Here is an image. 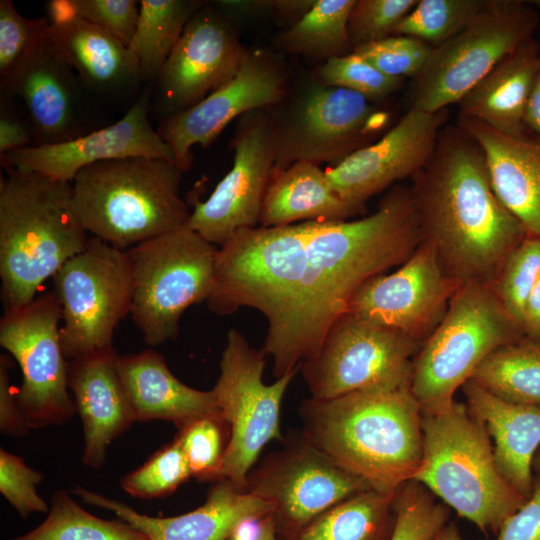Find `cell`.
<instances>
[{
	"mask_svg": "<svg viewBox=\"0 0 540 540\" xmlns=\"http://www.w3.org/2000/svg\"><path fill=\"white\" fill-rule=\"evenodd\" d=\"M423 241L410 186L394 185L370 215L236 232L219 247L208 308L242 307L267 322L262 347L276 379L299 370L368 279L404 263Z\"/></svg>",
	"mask_w": 540,
	"mask_h": 540,
	"instance_id": "1",
	"label": "cell"
},
{
	"mask_svg": "<svg viewBox=\"0 0 540 540\" xmlns=\"http://www.w3.org/2000/svg\"><path fill=\"white\" fill-rule=\"evenodd\" d=\"M410 186L423 240L457 283L493 285L528 234L496 194L485 153L459 125H445Z\"/></svg>",
	"mask_w": 540,
	"mask_h": 540,
	"instance_id": "2",
	"label": "cell"
},
{
	"mask_svg": "<svg viewBox=\"0 0 540 540\" xmlns=\"http://www.w3.org/2000/svg\"><path fill=\"white\" fill-rule=\"evenodd\" d=\"M302 436L371 489L396 494L423 454L421 409L411 385L305 399Z\"/></svg>",
	"mask_w": 540,
	"mask_h": 540,
	"instance_id": "3",
	"label": "cell"
},
{
	"mask_svg": "<svg viewBox=\"0 0 540 540\" xmlns=\"http://www.w3.org/2000/svg\"><path fill=\"white\" fill-rule=\"evenodd\" d=\"M6 171L0 182V279L4 309L12 311L30 304L91 236L74 210L71 183Z\"/></svg>",
	"mask_w": 540,
	"mask_h": 540,
	"instance_id": "4",
	"label": "cell"
},
{
	"mask_svg": "<svg viewBox=\"0 0 540 540\" xmlns=\"http://www.w3.org/2000/svg\"><path fill=\"white\" fill-rule=\"evenodd\" d=\"M175 162L126 157L88 165L71 182L73 207L90 236L120 250L184 227Z\"/></svg>",
	"mask_w": 540,
	"mask_h": 540,
	"instance_id": "5",
	"label": "cell"
},
{
	"mask_svg": "<svg viewBox=\"0 0 540 540\" xmlns=\"http://www.w3.org/2000/svg\"><path fill=\"white\" fill-rule=\"evenodd\" d=\"M423 454L411 480L481 531L496 532L528 498L500 473L490 437L466 404L421 410Z\"/></svg>",
	"mask_w": 540,
	"mask_h": 540,
	"instance_id": "6",
	"label": "cell"
},
{
	"mask_svg": "<svg viewBox=\"0 0 540 540\" xmlns=\"http://www.w3.org/2000/svg\"><path fill=\"white\" fill-rule=\"evenodd\" d=\"M525 338L493 285L458 286L445 315L413 360L411 390L421 410L450 403L479 364L501 346Z\"/></svg>",
	"mask_w": 540,
	"mask_h": 540,
	"instance_id": "7",
	"label": "cell"
},
{
	"mask_svg": "<svg viewBox=\"0 0 540 540\" xmlns=\"http://www.w3.org/2000/svg\"><path fill=\"white\" fill-rule=\"evenodd\" d=\"M218 247L186 225L128 250L130 316L146 344L174 340L183 313L211 294Z\"/></svg>",
	"mask_w": 540,
	"mask_h": 540,
	"instance_id": "8",
	"label": "cell"
},
{
	"mask_svg": "<svg viewBox=\"0 0 540 540\" xmlns=\"http://www.w3.org/2000/svg\"><path fill=\"white\" fill-rule=\"evenodd\" d=\"M539 13L521 0H487L485 7L454 37L433 48L409 89L410 108L448 109L498 63L533 37Z\"/></svg>",
	"mask_w": 540,
	"mask_h": 540,
	"instance_id": "9",
	"label": "cell"
},
{
	"mask_svg": "<svg viewBox=\"0 0 540 540\" xmlns=\"http://www.w3.org/2000/svg\"><path fill=\"white\" fill-rule=\"evenodd\" d=\"M265 363L262 349L251 346L238 329L228 331L213 387L218 413L230 429L219 480H228L240 492L264 446L282 438L281 403L298 371L268 385L262 379Z\"/></svg>",
	"mask_w": 540,
	"mask_h": 540,
	"instance_id": "10",
	"label": "cell"
},
{
	"mask_svg": "<svg viewBox=\"0 0 540 540\" xmlns=\"http://www.w3.org/2000/svg\"><path fill=\"white\" fill-rule=\"evenodd\" d=\"M53 279L66 360L112 349L115 329L130 313L132 275L127 251L91 236L86 248Z\"/></svg>",
	"mask_w": 540,
	"mask_h": 540,
	"instance_id": "11",
	"label": "cell"
},
{
	"mask_svg": "<svg viewBox=\"0 0 540 540\" xmlns=\"http://www.w3.org/2000/svg\"><path fill=\"white\" fill-rule=\"evenodd\" d=\"M421 346L399 330L344 313L300 368L311 398L320 400L411 385L413 360Z\"/></svg>",
	"mask_w": 540,
	"mask_h": 540,
	"instance_id": "12",
	"label": "cell"
},
{
	"mask_svg": "<svg viewBox=\"0 0 540 540\" xmlns=\"http://www.w3.org/2000/svg\"><path fill=\"white\" fill-rule=\"evenodd\" d=\"M389 120V113L365 96L319 82L286 117L274 118V169L300 161L335 166L375 142Z\"/></svg>",
	"mask_w": 540,
	"mask_h": 540,
	"instance_id": "13",
	"label": "cell"
},
{
	"mask_svg": "<svg viewBox=\"0 0 540 540\" xmlns=\"http://www.w3.org/2000/svg\"><path fill=\"white\" fill-rule=\"evenodd\" d=\"M60 322L61 306L54 290L20 309L5 311L0 321V345L21 369L16 399L30 429L59 426L76 414Z\"/></svg>",
	"mask_w": 540,
	"mask_h": 540,
	"instance_id": "14",
	"label": "cell"
},
{
	"mask_svg": "<svg viewBox=\"0 0 540 540\" xmlns=\"http://www.w3.org/2000/svg\"><path fill=\"white\" fill-rule=\"evenodd\" d=\"M371 489L302 435L269 454L247 476L244 492L271 507L275 525L296 532L337 503Z\"/></svg>",
	"mask_w": 540,
	"mask_h": 540,
	"instance_id": "15",
	"label": "cell"
},
{
	"mask_svg": "<svg viewBox=\"0 0 540 540\" xmlns=\"http://www.w3.org/2000/svg\"><path fill=\"white\" fill-rule=\"evenodd\" d=\"M232 148L231 170L205 201L196 203L186 224L216 246L259 224L274 169V116L259 109L239 117Z\"/></svg>",
	"mask_w": 540,
	"mask_h": 540,
	"instance_id": "16",
	"label": "cell"
},
{
	"mask_svg": "<svg viewBox=\"0 0 540 540\" xmlns=\"http://www.w3.org/2000/svg\"><path fill=\"white\" fill-rule=\"evenodd\" d=\"M459 285L444 271L433 246L423 240L397 270L364 282L345 313L394 328L423 344Z\"/></svg>",
	"mask_w": 540,
	"mask_h": 540,
	"instance_id": "17",
	"label": "cell"
},
{
	"mask_svg": "<svg viewBox=\"0 0 540 540\" xmlns=\"http://www.w3.org/2000/svg\"><path fill=\"white\" fill-rule=\"evenodd\" d=\"M285 95V75L263 51H247L238 73L194 106L167 115L157 131L174 153L176 165L187 171L194 145L209 146L233 119L268 109Z\"/></svg>",
	"mask_w": 540,
	"mask_h": 540,
	"instance_id": "18",
	"label": "cell"
},
{
	"mask_svg": "<svg viewBox=\"0 0 540 540\" xmlns=\"http://www.w3.org/2000/svg\"><path fill=\"white\" fill-rule=\"evenodd\" d=\"M246 53L227 17L203 6L187 23L157 77L168 115L194 106L228 83Z\"/></svg>",
	"mask_w": 540,
	"mask_h": 540,
	"instance_id": "19",
	"label": "cell"
},
{
	"mask_svg": "<svg viewBox=\"0 0 540 540\" xmlns=\"http://www.w3.org/2000/svg\"><path fill=\"white\" fill-rule=\"evenodd\" d=\"M449 110L409 108L381 138L325 170L334 190L364 211L366 201L394 182L412 177L430 158Z\"/></svg>",
	"mask_w": 540,
	"mask_h": 540,
	"instance_id": "20",
	"label": "cell"
},
{
	"mask_svg": "<svg viewBox=\"0 0 540 540\" xmlns=\"http://www.w3.org/2000/svg\"><path fill=\"white\" fill-rule=\"evenodd\" d=\"M145 92L117 122L55 144L29 146L1 156L5 169L30 171L71 183L82 168L105 160L148 157L175 162L170 146L151 124Z\"/></svg>",
	"mask_w": 540,
	"mask_h": 540,
	"instance_id": "21",
	"label": "cell"
},
{
	"mask_svg": "<svg viewBox=\"0 0 540 540\" xmlns=\"http://www.w3.org/2000/svg\"><path fill=\"white\" fill-rule=\"evenodd\" d=\"M50 33L20 67L1 82L2 92L17 95L29 114L37 145L80 136L79 80Z\"/></svg>",
	"mask_w": 540,
	"mask_h": 540,
	"instance_id": "22",
	"label": "cell"
},
{
	"mask_svg": "<svg viewBox=\"0 0 540 540\" xmlns=\"http://www.w3.org/2000/svg\"><path fill=\"white\" fill-rule=\"evenodd\" d=\"M72 493L89 505L114 513L120 520L145 534L148 540H227L244 519L271 514L268 503L238 491L225 479L215 482L200 507L172 517L139 513L121 501L79 485Z\"/></svg>",
	"mask_w": 540,
	"mask_h": 540,
	"instance_id": "23",
	"label": "cell"
},
{
	"mask_svg": "<svg viewBox=\"0 0 540 540\" xmlns=\"http://www.w3.org/2000/svg\"><path fill=\"white\" fill-rule=\"evenodd\" d=\"M114 348L68 361V385L83 429L82 463L99 468L110 444L135 423Z\"/></svg>",
	"mask_w": 540,
	"mask_h": 540,
	"instance_id": "24",
	"label": "cell"
},
{
	"mask_svg": "<svg viewBox=\"0 0 540 540\" xmlns=\"http://www.w3.org/2000/svg\"><path fill=\"white\" fill-rule=\"evenodd\" d=\"M457 125L483 149L494 190L528 234L540 237V135H515L458 116Z\"/></svg>",
	"mask_w": 540,
	"mask_h": 540,
	"instance_id": "25",
	"label": "cell"
},
{
	"mask_svg": "<svg viewBox=\"0 0 540 540\" xmlns=\"http://www.w3.org/2000/svg\"><path fill=\"white\" fill-rule=\"evenodd\" d=\"M118 375L135 422L170 421L177 428L204 415L219 414L213 389H194L178 380L162 354L147 349L119 355Z\"/></svg>",
	"mask_w": 540,
	"mask_h": 540,
	"instance_id": "26",
	"label": "cell"
},
{
	"mask_svg": "<svg viewBox=\"0 0 540 540\" xmlns=\"http://www.w3.org/2000/svg\"><path fill=\"white\" fill-rule=\"evenodd\" d=\"M466 405L494 441L496 465L506 481L528 498L532 464L540 446V407L505 401L469 379L462 385Z\"/></svg>",
	"mask_w": 540,
	"mask_h": 540,
	"instance_id": "27",
	"label": "cell"
},
{
	"mask_svg": "<svg viewBox=\"0 0 540 540\" xmlns=\"http://www.w3.org/2000/svg\"><path fill=\"white\" fill-rule=\"evenodd\" d=\"M540 63L532 37L498 63L458 103L459 116L509 135L523 132L524 117Z\"/></svg>",
	"mask_w": 540,
	"mask_h": 540,
	"instance_id": "28",
	"label": "cell"
},
{
	"mask_svg": "<svg viewBox=\"0 0 540 540\" xmlns=\"http://www.w3.org/2000/svg\"><path fill=\"white\" fill-rule=\"evenodd\" d=\"M360 212L334 190L319 165L300 161L285 169H273L259 224L279 227L298 221H345Z\"/></svg>",
	"mask_w": 540,
	"mask_h": 540,
	"instance_id": "29",
	"label": "cell"
},
{
	"mask_svg": "<svg viewBox=\"0 0 540 540\" xmlns=\"http://www.w3.org/2000/svg\"><path fill=\"white\" fill-rule=\"evenodd\" d=\"M49 33L80 80L93 89L118 91L142 76L127 45L77 16L51 23Z\"/></svg>",
	"mask_w": 540,
	"mask_h": 540,
	"instance_id": "30",
	"label": "cell"
},
{
	"mask_svg": "<svg viewBox=\"0 0 540 540\" xmlns=\"http://www.w3.org/2000/svg\"><path fill=\"white\" fill-rule=\"evenodd\" d=\"M396 495L373 489L354 494L294 532L293 540H383Z\"/></svg>",
	"mask_w": 540,
	"mask_h": 540,
	"instance_id": "31",
	"label": "cell"
},
{
	"mask_svg": "<svg viewBox=\"0 0 540 540\" xmlns=\"http://www.w3.org/2000/svg\"><path fill=\"white\" fill-rule=\"evenodd\" d=\"M470 379L505 401L540 407V342L523 338L499 347Z\"/></svg>",
	"mask_w": 540,
	"mask_h": 540,
	"instance_id": "32",
	"label": "cell"
},
{
	"mask_svg": "<svg viewBox=\"0 0 540 540\" xmlns=\"http://www.w3.org/2000/svg\"><path fill=\"white\" fill-rule=\"evenodd\" d=\"M204 4L194 0H141L135 33L128 45L142 76L158 77L189 20Z\"/></svg>",
	"mask_w": 540,
	"mask_h": 540,
	"instance_id": "33",
	"label": "cell"
},
{
	"mask_svg": "<svg viewBox=\"0 0 540 540\" xmlns=\"http://www.w3.org/2000/svg\"><path fill=\"white\" fill-rule=\"evenodd\" d=\"M355 0H315L312 7L277 39L290 53L326 60L353 51L348 20Z\"/></svg>",
	"mask_w": 540,
	"mask_h": 540,
	"instance_id": "34",
	"label": "cell"
},
{
	"mask_svg": "<svg viewBox=\"0 0 540 540\" xmlns=\"http://www.w3.org/2000/svg\"><path fill=\"white\" fill-rule=\"evenodd\" d=\"M10 540H148L125 521H110L88 513L60 489L51 499L45 520L31 531Z\"/></svg>",
	"mask_w": 540,
	"mask_h": 540,
	"instance_id": "35",
	"label": "cell"
},
{
	"mask_svg": "<svg viewBox=\"0 0 540 540\" xmlns=\"http://www.w3.org/2000/svg\"><path fill=\"white\" fill-rule=\"evenodd\" d=\"M486 3L487 0H418L393 35L418 38L438 47L463 30Z\"/></svg>",
	"mask_w": 540,
	"mask_h": 540,
	"instance_id": "36",
	"label": "cell"
},
{
	"mask_svg": "<svg viewBox=\"0 0 540 540\" xmlns=\"http://www.w3.org/2000/svg\"><path fill=\"white\" fill-rule=\"evenodd\" d=\"M175 439L193 477L199 481L219 480L230 439L229 426L219 414L204 415L182 425Z\"/></svg>",
	"mask_w": 540,
	"mask_h": 540,
	"instance_id": "37",
	"label": "cell"
},
{
	"mask_svg": "<svg viewBox=\"0 0 540 540\" xmlns=\"http://www.w3.org/2000/svg\"><path fill=\"white\" fill-rule=\"evenodd\" d=\"M449 508L435 501L421 483L408 480L394 501V522L389 540H432L448 523Z\"/></svg>",
	"mask_w": 540,
	"mask_h": 540,
	"instance_id": "38",
	"label": "cell"
},
{
	"mask_svg": "<svg viewBox=\"0 0 540 540\" xmlns=\"http://www.w3.org/2000/svg\"><path fill=\"white\" fill-rule=\"evenodd\" d=\"M539 277L540 237L527 234L509 255L493 284L505 311L522 330L526 302Z\"/></svg>",
	"mask_w": 540,
	"mask_h": 540,
	"instance_id": "39",
	"label": "cell"
},
{
	"mask_svg": "<svg viewBox=\"0 0 540 540\" xmlns=\"http://www.w3.org/2000/svg\"><path fill=\"white\" fill-rule=\"evenodd\" d=\"M192 476L179 442L160 448L142 466L121 479L122 489L139 499H154L173 493Z\"/></svg>",
	"mask_w": 540,
	"mask_h": 540,
	"instance_id": "40",
	"label": "cell"
},
{
	"mask_svg": "<svg viewBox=\"0 0 540 540\" xmlns=\"http://www.w3.org/2000/svg\"><path fill=\"white\" fill-rule=\"evenodd\" d=\"M317 78L324 85L357 92L374 102L400 89L405 81L382 73L354 51L328 59L317 70Z\"/></svg>",
	"mask_w": 540,
	"mask_h": 540,
	"instance_id": "41",
	"label": "cell"
},
{
	"mask_svg": "<svg viewBox=\"0 0 540 540\" xmlns=\"http://www.w3.org/2000/svg\"><path fill=\"white\" fill-rule=\"evenodd\" d=\"M47 18L28 19L10 0L0 1V78L8 79L47 36Z\"/></svg>",
	"mask_w": 540,
	"mask_h": 540,
	"instance_id": "42",
	"label": "cell"
},
{
	"mask_svg": "<svg viewBox=\"0 0 540 540\" xmlns=\"http://www.w3.org/2000/svg\"><path fill=\"white\" fill-rule=\"evenodd\" d=\"M432 50L433 47L426 42L404 35H392L353 49L382 73L403 79L416 77L426 65Z\"/></svg>",
	"mask_w": 540,
	"mask_h": 540,
	"instance_id": "43",
	"label": "cell"
},
{
	"mask_svg": "<svg viewBox=\"0 0 540 540\" xmlns=\"http://www.w3.org/2000/svg\"><path fill=\"white\" fill-rule=\"evenodd\" d=\"M417 2L418 0H355L348 20L352 48L392 36L398 24Z\"/></svg>",
	"mask_w": 540,
	"mask_h": 540,
	"instance_id": "44",
	"label": "cell"
},
{
	"mask_svg": "<svg viewBox=\"0 0 540 540\" xmlns=\"http://www.w3.org/2000/svg\"><path fill=\"white\" fill-rule=\"evenodd\" d=\"M42 480L43 474L29 467L21 457L0 449V492L22 518L49 512L48 504L37 491Z\"/></svg>",
	"mask_w": 540,
	"mask_h": 540,
	"instance_id": "45",
	"label": "cell"
},
{
	"mask_svg": "<svg viewBox=\"0 0 540 540\" xmlns=\"http://www.w3.org/2000/svg\"><path fill=\"white\" fill-rule=\"evenodd\" d=\"M138 3L134 0H71L77 17L109 32L127 46L137 26Z\"/></svg>",
	"mask_w": 540,
	"mask_h": 540,
	"instance_id": "46",
	"label": "cell"
},
{
	"mask_svg": "<svg viewBox=\"0 0 540 540\" xmlns=\"http://www.w3.org/2000/svg\"><path fill=\"white\" fill-rule=\"evenodd\" d=\"M496 540H540V473L526 502L500 526Z\"/></svg>",
	"mask_w": 540,
	"mask_h": 540,
	"instance_id": "47",
	"label": "cell"
},
{
	"mask_svg": "<svg viewBox=\"0 0 540 540\" xmlns=\"http://www.w3.org/2000/svg\"><path fill=\"white\" fill-rule=\"evenodd\" d=\"M11 361L7 355L0 357V431L11 437H22L30 428L19 409L16 392L10 383Z\"/></svg>",
	"mask_w": 540,
	"mask_h": 540,
	"instance_id": "48",
	"label": "cell"
},
{
	"mask_svg": "<svg viewBox=\"0 0 540 540\" xmlns=\"http://www.w3.org/2000/svg\"><path fill=\"white\" fill-rule=\"evenodd\" d=\"M31 140L27 126L1 103L0 113V155L26 147Z\"/></svg>",
	"mask_w": 540,
	"mask_h": 540,
	"instance_id": "49",
	"label": "cell"
},
{
	"mask_svg": "<svg viewBox=\"0 0 540 540\" xmlns=\"http://www.w3.org/2000/svg\"><path fill=\"white\" fill-rule=\"evenodd\" d=\"M523 332L525 338L540 342V277L526 302Z\"/></svg>",
	"mask_w": 540,
	"mask_h": 540,
	"instance_id": "50",
	"label": "cell"
},
{
	"mask_svg": "<svg viewBox=\"0 0 540 540\" xmlns=\"http://www.w3.org/2000/svg\"><path fill=\"white\" fill-rule=\"evenodd\" d=\"M524 125L528 130L540 135V63L527 104Z\"/></svg>",
	"mask_w": 540,
	"mask_h": 540,
	"instance_id": "51",
	"label": "cell"
},
{
	"mask_svg": "<svg viewBox=\"0 0 540 540\" xmlns=\"http://www.w3.org/2000/svg\"><path fill=\"white\" fill-rule=\"evenodd\" d=\"M432 540H463L457 525L454 522H448Z\"/></svg>",
	"mask_w": 540,
	"mask_h": 540,
	"instance_id": "52",
	"label": "cell"
},
{
	"mask_svg": "<svg viewBox=\"0 0 540 540\" xmlns=\"http://www.w3.org/2000/svg\"><path fill=\"white\" fill-rule=\"evenodd\" d=\"M276 528L270 530L261 540H277L276 539Z\"/></svg>",
	"mask_w": 540,
	"mask_h": 540,
	"instance_id": "53",
	"label": "cell"
},
{
	"mask_svg": "<svg viewBox=\"0 0 540 540\" xmlns=\"http://www.w3.org/2000/svg\"><path fill=\"white\" fill-rule=\"evenodd\" d=\"M532 3H534L533 5L536 6V7L538 8L537 11L540 12V1H534V2H532ZM539 12H538V13H539Z\"/></svg>",
	"mask_w": 540,
	"mask_h": 540,
	"instance_id": "54",
	"label": "cell"
},
{
	"mask_svg": "<svg viewBox=\"0 0 540 540\" xmlns=\"http://www.w3.org/2000/svg\"><path fill=\"white\" fill-rule=\"evenodd\" d=\"M536 463L540 465V452L537 454Z\"/></svg>",
	"mask_w": 540,
	"mask_h": 540,
	"instance_id": "55",
	"label": "cell"
}]
</instances>
